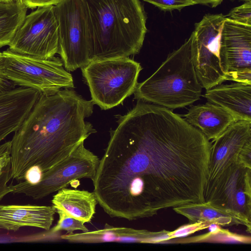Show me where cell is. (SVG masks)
<instances>
[{
	"instance_id": "ffe728a7",
	"label": "cell",
	"mask_w": 251,
	"mask_h": 251,
	"mask_svg": "<svg viewBox=\"0 0 251 251\" xmlns=\"http://www.w3.org/2000/svg\"><path fill=\"white\" fill-rule=\"evenodd\" d=\"M173 210L187 218L189 223L207 222L221 226L242 225L240 221L232 215L205 202L184 205L174 208Z\"/></svg>"
},
{
	"instance_id": "d4e9b609",
	"label": "cell",
	"mask_w": 251,
	"mask_h": 251,
	"mask_svg": "<svg viewBox=\"0 0 251 251\" xmlns=\"http://www.w3.org/2000/svg\"><path fill=\"white\" fill-rule=\"evenodd\" d=\"M151 3L161 10L171 11L174 10H181L182 8L195 5L191 0H143Z\"/></svg>"
},
{
	"instance_id": "30bf717a",
	"label": "cell",
	"mask_w": 251,
	"mask_h": 251,
	"mask_svg": "<svg viewBox=\"0 0 251 251\" xmlns=\"http://www.w3.org/2000/svg\"><path fill=\"white\" fill-rule=\"evenodd\" d=\"M99 162V157L82 142L67 158L42 173L37 183L21 180L10 184L11 193L24 194L35 200L43 198L77 179L86 178L93 180Z\"/></svg>"
},
{
	"instance_id": "83f0119b",
	"label": "cell",
	"mask_w": 251,
	"mask_h": 251,
	"mask_svg": "<svg viewBox=\"0 0 251 251\" xmlns=\"http://www.w3.org/2000/svg\"><path fill=\"white\" fill-rule=\"evenodd\" d=\"M11 146L10 140L0 144V174L10 162Z\"/></svg>"
},
{
	"instance_id": "5b68a950",
	"label": "cell",
	"mask_w": 251,
	"mask_h": 251,
	"mask_svg": "<svg viewBox=\"0 0 251 251\" xmlns=\"http://www.w3.org/2000/svg\"><path fill=\"white\" fill-rule=\"evenodd\" d=\"M0 75L15 86L35 89L44 95L74 88L72 75L55 56L42 59L7 49L0 52Z\"/></svg>"
},
{
	"instance_id": "5bb4252c",
	"label": "cell",
	"mask_w": 251,
	"mask_h": 251,
	"mask_svg": "<svg viewBox=\"0 0 251 251\" xmlns=\"http://www.w3.org/2000/svg\"><path fill=\"white\" fill-rule=\"evenodd\" d=\"M40 95L36 90L22 87L0 93V144L19 128Z\"/></svg>"
},
{
	"instance_id": "44dd1931",
	"label": "cell",
	"mask_w": 251,
	"mask_h": 251,
	"mask_svg": "<svg viewBox=\"0 0 251 251\" xmlns=\"http://www.w3.org/2000/svg\"><path fill=\"white\" fill-rule=\"evenodd\" d=\"M22 0H0V48L8 46L26 15Z\"/></svg>"
},
{
	"instance_id": "2e32d148",
	"label": "cell",
	"mask_w": 251,
	"mask_h": 251,
	"mask_svg": "<svg viewBox=\"0 0 251 251\" xmlns=\"http://www.w3.org/2000/svg\"><path fill=\"white\" fill-rule=\"evenodd\" d=\"M203 97L228 111L237 121H251V84H221L206 90Z\"/></svg>"
},
{
	"instance_id": "9a60e30c",
	"label": "cell",
	"mask_w": 251,
	"mask_h": 251,
	"mask_svg": "<svg viewBox=\"0 0 251 251\" xmlns=\"http://www.w3.org/2000/svg\"><path fill=\"white\" fill-rule=\"evenodd\" d=\"M55 212L53 206L0 204V228L16 231L30 226L49 231Z\"/></svg>"
},
{
	"instance_id": "cb8c5ba5",
	"label": "cell",
	"mask_w": 251,
	"mask_h": 251,
	"mask_svg": "<svg viewBox=\"0 0 251 251\" xmlns=\"http://www.w3.org/2000/svg\"><path fill=\"white\" fill-rule=\"evenodd\" d=\"M226 17L234 22L251 25V1L233 8Z\"/></svg>"
},
{
	"instance_id": "836d02e7",
	"label": "cell",
	"mask_w": 251,
	"mask_h": 251,
	"mask_svg": "<svg viewBox=\"0 0 251 251\" xmlns=\"http://www.w3.org/2000/svg\"><path fill=\"white\" fill-rule=\"evenodd\" d=\"M0 0L4 1H9L13 0Z\"/></svg>"
},
{
	"instance_id": "e0dca14e",
	"label": "cell",
	"mask_w": 251,
	"mask_h": 251,
	"mask_svg": "<svg viewBox=\"0 0 251 251\" xmlns=\"http://www.w3.org/2000/svg\"><path fill=\"white\" fill-rule=\"evenodd\" d=\"M183 116L187 122L199 129L209 141L216 139L230 125L237 122L228 111L209 101L191 105Z\"/></svg>"
},
{
	"instance_id": "4fadbf2b",
	"label": "cell",
	"mask_w": 251,
	"mask_h": 251,
	"mask_svg": "<svg viewBox=\"0 0 251 251\" xmlns=\"http://www.w3.org/2000/svg\"><path fill=\"white\" fill-rule=\"evenodd\" d=\"M220 57L226 75L251 71V25L226 17L222 31Z\"/></svg>"
},
{
	"instance_id": "3957f363",
	"label": "cell",
	"mask_w": 251,
	"mask_h": 251,
	"mask_svg": "<svg viewBox=\"0 0 251 251\" xmlns=\"http://www.w3.org/2000/svg\"><path fill=\"white\" fill-rule=\"evenodd\" d=\"M92 38L90 62L138 54L146 34V15L140 0H86Z\"/></svg>"
},
{
	"instance_id": "52a82bcc",
	"label": "cell",
	"mask_w": 251,
	"mask_h": 251,
	"mask_svg": "<svg viewBox=\"0 0 251 251\" xmlns=\"http://www.w3.org/2000/svg\"><path fill=\"white\" fill-rule=\"evenodd\" d=\"M59 49L65 69L73 72L90 62L92 32L86 0H62L54 5Z\"/></svg>"
},
{
	"instance_id": "f546056e",
	"label": "cell",
	"mask_w": 251,
	"mask_h": 251,
	"mask_svg": "<svg viewBox=\"0 0 251 251\" xmlns=\"http://www.w3.org/2000/svg\"><path fill=\"white\" fill-rule=\"evenodd\" d=\"M42 174V172L40 169L33 167L26 172L23 180L30 183H36L40 180Z\"/></svg>"
},
{
	"instance_id": "8fae6325",
	"label": "cell",
	"mask_w": 251,
	"mask_h": 251,
	"mask_svg": "<svg viewBox=\"0 0 251 251\" xmlns=\"http://www.w3.org/2000/svg\"><path fill=\"white\" fill-rule=\"evenodd\" d=\"M8 46L18 53L42 59L53 57L59 49L54 5L37 7L26 15Z\"/></svg>"
},
{
	"instance_id": "7402d4cb",
	"label": "cell",
	"mask_w": 251,
	"mask_h": 251,
	"mask_svg": "<svg viewBox=\"0 0 251 251\" xmlns=\"http://www.w3.org/2000/svg\"><path fill=\"white\" fill-rule=\"evenodd\" d=\"M208 242L223 244H250V236L240 235L232 232L227 229L221 228L215 232H208L206 234L178 240V243Z\"/></svg>"
},
{
	"instance_id": "e575fe53",
	"label": "cell",
	"mask_w": 251,
	"mask_h": 251,
	"mask_svg": "<svg viewBox=\"0 0 251 251\" xmlns=\"http://www.w3.org/2000/svg\"><path fill=\"white\" fill-rule=\"evenodd\" d=\"M244 0V1H251V0Z\"/></svg>"
},
{
	"instance_id": "277c9868",
	"label": "cell",
	"mask_w": 251,
	"mask_h": 251,
	"mask_svg": "<svg viewBox=\"0 0 251 251\" xmlns=\"http://www.w3.org/2000/svg\"><path fill=\"white\" fill-rule=\"evenodd\" d=\"M191 36L168 54L157 70L138 83L134 99L172 110L190 105L200 99L202 87L191 58Z\"/></svg>"
},
{
	"instance_id": "9c48e42d",
	"label": "cell",
	"mask_w": 251,
	"mask_h": 251,
	"mask_svg": "<svg viewBox=\"0 0 251 251\" xmlns=\"http://www.w3.org/2000/svg\"><path fill=\"white\" fill-rule=\"evenodd\" d=\"M226 16L207 14L191 33V58L202 88L209 89L226 80L220 57L221 40Z\"/></svg>"
},
{
	"instance_id": "603a6c76",
	"label": "cell",
	"mask_w": 251,
	"mask_h": 251,
	"mask_svg": "<svg viewBox=\"0 0 251 251\" xmlns=\"http://www.w3.org/2000/svg\"><path fill=\"white\" fill-rule=\"evenodd\" d=\"M58 214L59 219L57 224L50 231L51 233H55L64 230L67 233H73L75 230H81L82 232L89 231L84 225V223L68 215L62 210H56Z\"/></svg>"
},
{
	"instance_id": "7c38bea8",
	"label": "cell",
	"mask_w": 251,
	"mask_h": 251,
	"mask_svg": "<svg viewBox=\"0 0 251 251\" xmlns=\"http://www.w3.org/2000/svg\"><path fill=\"white\" fill-rule=\"evenodd\" d=\"M251 140V121H238L230 125L211 142L207 183L213 180L226 168L240 162L239 155L246 144Z\"/></svg>"
},
{
	"instance_id": "ba28073f",
	"label": "cell",
	"mask_w": 251,
	"mask_h": 251,
	"mask_svg": "<svg viewBox=\"0 0 251 251\" xmlns=\"http://www.w3.org/2000/svg\"><path fill=\"white\" fill-rule=\"evenodd\" d=\"M204 202L232 215L246 226L251 224V167L234 162L206 184Z\"/></svg>"
},
{
	"instance_id": "4dcf8cb0",
	"label": "cell",
	"mask_w": 251,
	"mask_h": 251,
	"mask_svg": "<svg viewBox=\"0 0 251 251\" xmlns=\"http://www.w3.org/2000/svg\"><path fill=\"white\" fill-rule=\"evenodd\" d=\"M15 87V85L12 82L3 78L0 75V93L14 88Z\"/></svg>"
},
{
	"instance_id": "d6a6232c",
	"label": "cell",
	"mask_w": 251,
	"mask_h": 251,
	"mask_svg": "<svg viewBox=\"0 0 251 251\" xmlns=\"http://www.w3.org/2000/svg\"><path fill=\"white\" fill-rule=\"evenodd\" d=\"M207 228H208L209 232H215L220 230L222 227L221 226L218 224L211 223L208 226Z\"/></svg>"
},
{
	"instance_id": "484cf974",
	"label": "cell",
	"mask_w": 251,
	"mask_h": 251,
	"mask_svg": "<svg viewBox=\"0 0 251 251\" xmlns=\"http://www.w3.org/2000/svg\"><path fill=\"white\" fill-rule=\"evenodd\" d=\"M210 224L207 222L189 223L188 224L179 227L174 231H169V235L172 239L183 237L207 228Z\"/></svg>"
},
{
	"instance_id": "ac0fdd59",
	"label": "cell",
	"mask_w": 251,
	"mask_h": 251,
	"mask_svg": "<svg viewBox=\"0 0 251 251\" xmlns=\"http://www.w3.org/2000/svg\"><path fill=\"white\" fill-rule=\"evenodd\" d=\"M155 232L124 227H115L105 224L103 228L78 233L66 234L61 236L71 242L98 243L123 242L149 243Z\"/></svg>"
},
{
	"instance_id": "7a4b0ae2",
	"label": "cell",
	"mask_w": 251,
	"mask_h": 251,
	"mask_svg": "<svg viewBox=\"0 0 251 251\" xmlns=\"http://www.w3.org/2000/svg\"><path fill=\"white\" fill-rule=\"evenodd\" d=\"M94 103L71 89L41 94L11 141V178L21 181L33 167L42 173L69 156L97 132L85 121Z\"/></svg>"
},
{
	"instance_id": "4316f807",
	"label": "cell",
	"mask_w": 251,
	"mask_h": 251,
	"mask_svg": "<svg viewBox=\"0 0 251 251\" xmlns=\"http://www.w3.org/2000/svg\"><path fill=\"white\" fill-rule=\"evenodd\" d=\"M11 178L10 162L3 169L0 174V201L7 194L11 193L12 189L8 183Z\"/></svg>"
},
{
	"instance_id": "d6986e66",
	"label": "cell",
	"mask_w": 251,
	"mask_h": 251,
	"mask_svg": "<svg viewBox=\"0 0 251 251\" xmlns=\"http://www.w3.org/2000/svg\"><path fill=\"white\" fill-rule=\"evenodd\" d=\"M51 202L56 210H62L84 223L91 221L98 203L94 192L66 187L57 191Z\"/></svg>"
},
{
	"instance_id": "8992f818",
	"label": "cell",
	"mask_w": 251,
	"mask_h": 251,
	"mask_svg": "<svg viewBox=\"0 0 251 251\" xmlns=\"http://www.w3.org/2000/svg\"><path fill=\"white\" fill-rule=\"evenodd\" d=\"M80 69L92 101L101 109L107 110L133 94L142 68L126 57L93 61Z\"/></svg>"
},
{
	"instance_id": "6da1fadb",
	"label": "cell",
	"mask_w": 251,
	"mask_h": 251,
	"mask_svg": "<svg viewBox=\"0 0 251 251\" xmlns=\"http://www.w3.org/2000/svg\"><path fill=\"white\" fill-rule=\"evenodd\" d=\"M105 172L112 191L143 218L204 202L211 142L172 110L137 100L116 115Z\"/></svg>"
},
{
	"instance_id": "1f68e13d",
	"label": "cell",
	"mask_w": 251,
	"mask_h": 251,
	"mask_svg": "<svg viewBox=\"0 0 251 251\" xmlns=\"http://www.w3.org/2000/svg\"><path fill=\"white\" fill-rule=\"evenodd\" d=\"M195 4H201L208 5L212 7H215L220 4L223 0H191Z\"/></svg>"
},
{
	"instance_id": "f1b7e54d",
	"label": "cell",
	"mask_w": 251,
	"mask_h": 251,
	"mask_svg": "<svg viewBox=\"0 0 251 251\" xmlns=\"http://www.w3.org/2000/svg\"><path fill=\"white\" fill-rule=\"evenodd\" d=\"M27 8H35L48 5H55L62 0H22Z\"/></svg>"
}]
</instances>
